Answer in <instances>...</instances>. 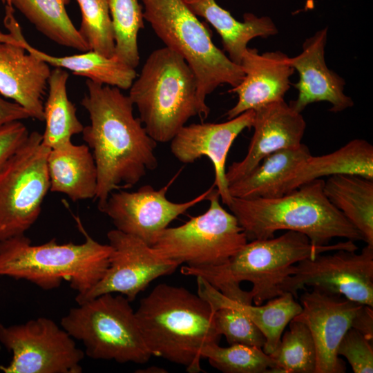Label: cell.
I'll use <instances>...</instances> for the list:
<instances>
[{"mask_svg":"<svg viewBox=\"0 0 373 373\" xmlns=\"http://www.w3.org/2000/svg\"><path fill=\"white\" fill-rule=\"evenodd\" d=\"M86 84L81 104L90 124L82 135L93 153L97 172L95 199L100 210L112 192L136 184L147 170L157 168V142L134 116V105L121 89L88 79Z\"/></svg>","mask_w":373,"mask_h":373,"instance_id":"cell-1","label":"cell"},{"mask_svg":"<svg viewBox=\"0 0 373 373\" xmlns=\"http://www.w3.org/2000/svg\"><path fill=\"white\" fill-rule=\"evenodd\" d=\"M358 249L350 240L315 246L305 234L287 231L276 238L247 242L224 265L200 268L186 265L181 273L202 277L232 300L261 305L284 294L282 286L300 261L339 249Z\"/></svg>","mask_w":373,"mask_h":373,"instance_id":"cell-2","label":"cell"},{"mask_svg":"<svg viewBox=\"0 0 373 373\" xmlns=\"http://www.w3.org/2000/svg\"><path fill=\"white\" fill-rule=\"evenodd\" d=\"M135 313L151 355L182 365L189 373L202 371V350L218 343L221 336L211 305L183 287L156 285Z\"/></svg>","mask_w":373,"mask_h":373,"instance_id":"cell-3","label":"cell"},{"mask_svg":"<svg viewBox=\"0 0 373 373\" xmlns=\"http://www.w3.org/2000/svg\"><path fill=\"white\" fill-rule=\"evenodd\" d=\"M324 180L317 179L274 198H232L227 206L248 241L274 237L279 230L307 236L315 246L334 238L364 241L362 234L330 203L323 192Z\"/></svg>","mask_w":373,"mask_h":373,"instance_id":"cell-4","label":"cell"},{"mask_svg":"<svg viewBox=\"0 0 373 373\" xmlns=\"http://www.w3.org/2000/svg\"><path fill=\"white\" fill-rule=\"evenodd\" d=\"M81 244L51 239L34 245L24 235L0 241V276L23 279L44 290L59 287L63 280L83 295L105 274L111 247L88 235Z\"/></svg>","mask_w":373,"mask_h":373,"instance_id":"cell-5","label":"cell"},{"mask_svg":"<svg viewBox=\"0 0 373 373\" xmlns=\"http://www.w3.org/2000/svg\"><path fill=\"white\" fill-rule=\"evenodd\" d=\"M148 134L157 142H170L192 117L206 119L210 112L200 104L189 66L166 48L153 50L129 88Z\"/></svg>","mask_w":373,"mask_h":373,"instance_id":"cell-6","label":"cell"},{"mask_svg":"<svg viewBox=\"0 0 373 373\" xmlns=\"http://www.w3.org/2000/svg\"><path fill=\"white\" fill-rule=\"evenodd\" d=\"M144 19L165 47L181 55L194 73L198 99L205 108L206 97L222 84L238 86L245 74L213 42L208 28L184 0H140Z\"/></svg>","mask_w":373,"mask_h":373,"instance_id":"cell-7","label":"cell"},{"mask_svg":"<svg viewBox=\"0 0 373 373\" xmlns=\"http://www.w3.org/2000/svg\"><path fill=\"white\" fill-rule=\"evenodd\" d=\"M130 303L122 294H102L70 309L61 326L93 359L146 363L152 355Z\"/></svg>","mask_w":373,"mask_h":373,"instance_id":"cell-8","label":"cell"},{"mask_svg":"<svg viewBox=\"0 0 373 373\" xmlns=\"http://www.w3.org/2000/svg\"><path fill=\"white\" fill-rule=\"evenodd\" d=\"M209 207L202 214L176 227H167L152 246L162 256L191 267L226 264L248 242L236 216L220 203L216 189L210 193Z\"/></svg>","mask_w":373,"mask_h":373,"instance_id":"cell-9","label":"cell"},{"mask_svg":"<svg viewBox=\"0 0 373 373\" xmlns=\"http://www.w3.org/2000/svg\"><path fill=\"white\" fill-rule=\"evenodd\" d=\"M49 151L32 131L1 169L0 241L24 235L39 216L50 191Z\"/></svg>","mask_w":373,"mask_h":373,"instance_id":"cell-10","label":"cell"},{"mask_svg":"<svg viewBox=\"0 0 373 373\" xmlns=\"http://www.w3.org/2000/svg\"><path fill=\"white\" fill-rule=\"evenodd\" d=\"M0 342L12 353L6 373H81L84 352L52 319L39 317L23 324L0 323Z\"/></svg>","mask_w":373,"mask_h":373,"instance_id":"cell-11","label":"cell"},{"mask_svg":"<svg viewBox=\"0 0 373 373\" xmlns=\"http://www.w3.org/2000/svg\"><path fill=\"white\" fill-rule=\"evenodd\" d=\"M332 252L296 263L282 286L283 292L297 298L298 291L309 287L373 307V246L366 245L360 253Z\"/></svg>","mask_w":373,"mask_h":373,"instance_id":"cell-12","label":"cell"},{"mask_svg":"<svg viewBox=\"0 0 373 373\" xmlns=\"http://www.w3.org/2000/svg\"><path fill=\"white\" fill-rule=\"evenodd\" d=\"M107 238L111 247L108 267L94 287L75 297L77 304L108 293H118L131 302L153 280L179 266L134 236L115 229L107 233Z\"/></svg>","mask_w":373,"mask_h":373,"instance_id":"cell-13","label":"cell"},{"mask_svg":"<svg viewBox=\"0 0 373 373\" xmlns=\"http://www.w3.org/2000/svg\"><path fill=\"white\" fill-rule=\"evenodd\" d=\"M175 178L159 190L144 185L133 192L115 191L99 211L111 219L116 229L137 237L152 247L173 220L207 200L215 188L212 185L186 202H171L167 199L166 193Z\"/></svg>","mask_w":373,"mask_h":373,"instance_id":"cell-14","label":"cell"},{"mask_svg":"<svg viewBox=\"0 0 373 373\" xmlns=\"http://www.w3.org/2000/svg\"><path fill=\"white\" fill-rule=\"evenodd\" d=\"M299 300L302 309L294 318L311 332L316 352L315 373H344L346 367L337 348L361 304L317 289L305 291Z\"/></svg>","mask_w":373,"mask_h":373,"instance_id":"cell-15","label":"cell"},{"mask_svg":"<svg viewBox=\"0 0 373 373\" xmlns=\"http://www.w3.org/2000/svg\"><path fill=\"white\" fill-rule=\"evenodd\" d=\"M254 111L249 110L222 123H200L184 125L172 138L171 151L184 164L207 157L214 169V182L222 202L227 206L232 197L226 180V161L229 149L238 135L252 128Z\"/></svg>","mask_w":373,"mask_h":373,"instance_id":"cell-16","label":"cell"},{"mask_svg":"<svg viewBox=\"0 0 373 373\" xmlns=\"http://www.w3.org/2000/svg\"><path fill=\"white\" fill-rule=\"evenodd\" d=\"M254 113V131L247 154L226 170L228 185L248 175L266 156L302 144L305 120L284 99L259 107Z\"/></svg>","mask_w":373,"mask_h":373,"instance_id":"cell-17","label":"cell"},{"mask_svg":"<svg viewBox=\"0 0 373 373\" xmlns=\"http://www.w3.org/2000/svg\"><path fill=\"white\" fill-rule=\"evenodd\" d=\"M327 32V28L318 30L303 42L300 54L288 57L289 64L299 75L298 82L294 84L298 96L289 105L299 113L308 105L319 102L329 103L332 113H339L354 106L352 98L344 93V79L326 64Z\"/></svg>","mask_w":373,"mask_h":373,"instance_id":"cell-18","label":"cell"},{"mask_svg":"<svg viewBox=\"0 0 373 373\" xmlns=\"http://www.w3.org/2000/svg\"><path fill=\"white\" fill-rule=\"evenodd\" d=\"M287 59L288 56L280 51L259 54L255 48H247L240 64L244 78L238 86L229 90L237 95L238 101L227 112V119L284 99L290 87V77L295 71Z\"/></svg>","mask_w":373,"mask_h":373,"instance_id":"cell-19","label":"cell"},{"mask_svg":"<svg viewBox=\"0 0 373 373\" xmlns=\"http://www.w3.org/2000/svg\"><path fill=\"white\" fill-rule=\"evenodd\" d=\"M51 70L21 46L0 41V94L23 107L30 118L44 121V96Z\"/></svg>","mask_w":373,"mask_h":373,"instance_id":"cell-20","label":"cell"},{"mask_svg":"<svg viewBox=\"0 0 373 373\" xmlns=\"http://www.w3.org/2000/svg\"><path fill=\"white\" fill-rule=\"evenodd\" d=\"M12 8H6L4 24L8 33L0 31V41L17 44L55 68L68 69L75 75L122 90L129 89L137 77L133 68L115 57H106L93 50L70 56L56 57L31 46L23 35Z\"/></svg>","mask_w":373,"mask_h":373,"instance_id":"cell-21","label":"cell"},{"mask_svg":"<svg viewBox=\"0 0 373 373\" xmlns=\"http://www.w3.org/2000/svg\"><path fill=\"white\" fill-rule=\"evenodd\" d=\"M47 167L50 191L65 194L73 202L95 198L97 172L88 145L71 141L50 149Z\"/></svg>","mask_w":373,"mask_h":373,"instance_id":"cell-22","label":"cell"},{"mask_svg":"<svg viewBox=\"0 0 373 373\" xmlns=\"http://www.w3.org/2000/svg\"><path fill=\"white\" fill-rule=\"evenodd\" d=\"M191 10L204 19L220 36L229 58L240 65L249 42L256 37L266 38L278 34V30L269 17H258L245 13L239 21L220 7L216 0H184Z\"/></svg>","mask_w":373,"mask_h":373,"instance_id":"cell-23","label":"cell"},{"mask_svg":"<svg viewBox=\"0 0 373 373\" xmlns=\"http://www.w3.org/2000/svg\"><path fill=\"white\" fill-rule=\"evenodd\" d=\"M301 144L277 151L264 157L248 175L229 185L232 198H274L286 193L288 182L298 166L311 155Z\"/></svg>","mask_w":373,"mask_h":373,"instance_id":"cell-24","label":"cell"},{"mask_svg":"<svg viewBox=\"0 0 373 373\" xmlns=\"http://www.w3.org/2000/svg\"><path fill=\"white\" fill-rule=\"evenodd\" d=\"M338 174L373 179V146L356 138L332 153L311 155L296 169L287 183L286 193L305 183Z\"/></svg>","mask_w":373,"mask_h":373,"instance_id":"cell-25","label":"cell"},{"mask_svg":"<svg viewBox=\"0 0 373 373\" xmlns=\"http://www.w3.org/2000/svg\"><path fill=\"white\" fill-rule=\"evenodd\" d=\"M323 192L330 202L373 246V179L338 174L329 177Z\"/></svg>","mask_w":373,"mask_h":373,"instance_id":"cell-26","label":"cell"},{"mask_svg":"<svg viewBox=\"0 0 373 373\" xmlns=\"http://www.w3.org/2000/svg\"><path fill=\"white\" fill-rule=\"evenodd\" d=\"M68 77L64 69L55 68L48 79V97L44 104L46 127L42 143L50 149L71 142L72 136L82 133L84 127L77 116L75 106L68 97Z\"/></svg>","mask_w":373,"mask_h":373,"instance_id":"cell-27","label":"cell"},{"mask_svg":"<svg viewBox=\"0 0 373 373\" xmlns=\"http://www.w3.org/2000/svg\"><path fill=\"white\" fill-rule=\"evenodd\" d=\"M70 0H11L37 28L53 42L80 52L90 50L66 10Z\"/></svg>","mask_w":373,"mask_h":373,"instance_id":"cell-28","label":"cell"},{"mask_svg":"<svg viewBox=\"0 0 373 373\" xmlns=\"http://www.w3.org/2000/svg\"><path fill=\"white\" fill-rule=\"evenodd\" d=\"M221 295L260 329L265 338L262 350L269 355L277 348L285 327L302 309L300 304L288 292L266 301L265 304L254 305L240 303Z\"/></svg>","mask_w":373,"mask_h":373,"instance_id":"cell-29","label":"cell"},{"mask_svg":"<svg viewBox=\"0 0 373 373\" xmlns=\"http://www.w3.org/2000/svg\"><path fill=\"white\" fill-rule=\"evenodd\" d=\"M112 21L114 57L135 68L140 63L137 37L144 28L143 8L139 0H107Z\"/></svg>","mask_w":373,"mask_h":373,"instance_id":"cell-30","label":"cell"},{"mask_svg":"<svg viewBox=\"0 0 373 373\" xmlns=\"http://www.w3.org/2000/svg\"><path fill=\"white\" fill-rule=\"evenodd\" d=\"M278 373H315L316 347L311 332L302 322L294 318L282 335L276 350L270 354Z\"/></svg>","mask_w":373,"mask_h":373,"instance_id":"cell-31","label":"cell"},{"mask_svg":"<svg viewBox=\"0 0 373 373\" xmlns=\"http://www.w3.org/2000/svg\"><path fill=\"white\" fill-rule=\"evenodd\" d=\"M200 354L224 373H278L274 360L261 347L242 344L221 347L213 343L207 345Z\"/></svg>","mask_w":373,"mask_h":373,"instance_id":"cell-32","label":"cell"},{"mask_svg":"<svg viewBox=\"0 0 373 373\" xmlns=\"http://www.w3.org/2000/svg\"><path fill=\"white\" fill-rule=\"evenodd\" d=\"M81 10L78 30L90 50L113 57L115 39L107 0H76Z\"/></svg>","mask_w":373,"mask_h":373,"instance_id":"cell-33","label":"cell"},{"mask_svg":"<svg viewBox=\"0 0 373 373\" xmlns=\"http://www.w3.org/2000/svg\"><path fill=\"white\" fill-rule=\"evenodd\" d=\"M337 354L347 359L354 373L373 372L372 341L357 330H347L338 346Z\"/></svg>","mask_w":373,"mask_h":373,"instance_id":"cell-34","label":"cell"},{"mask_svg":"<svg viewBox=\"0 0 373 373\" xmlns=\"http://www.w3.org/2000/svg\"><path fill=\"white\" fill-rule=\"evenodd\" d=\"M29 133L21 121L0 125V170L26 140Z\"/></svg>","mask_w":373,"mask_h":373,"instance_id":"cell-35","label":"cell"},{"mask_svg":"<svg viewBox=\"0 0 373 373\" xmlns=\"http://www.w3.org/2000/svg\"><path fill=\"white\" fill-rule=\"evenodd\" d=\"M351 328L373 341V307L361 305L354 318Z\"/></svg>","mask_w":373,"mask_h":373,"instance_id":"cell-36","label":"cell"},{"mask_svg":"<svg viewBox=\"0 0 373 373\" xmlns=\"http://www.w3.org/2000/svg\"><path fill=\"white\" fill-rule=\"evenodd\" d=\"M29 113L20 105L9 102L0 94V125L28 119Z\"/></svg>","mask_w":373,"mask_h":373,"instance_id":"cell-37","label":"cell"},{"mask_svg":"<svg viewBox=\"0 0 373 373\" xmlns=\"http://www.w3.org/2000/svg\"><path fill=\"white\" fill-rule=\"evenodd\" d=\"M144 370L146 371H143V372H165V370L155 366L146 368Z\"/></svg>","mask_w":373,"mask_h":373,"instance_id":"cell-38","label":"cell"},{"mask_svg":"<svg viewBox=\"0 0 373 373\" xmlns=\"http://www.w3.org/2000/svg\"><path fill=\"white\" fill-rule=\"evenodd\" d=\"M1 1L5 3L7 6L12 7L11 0H1Z\"/></svg>","mask_w":373,"mask_h":373,"instance_id":"cell-39","label":"cell"}]
</instances>
